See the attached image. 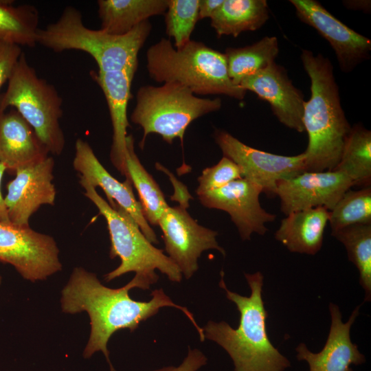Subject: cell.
Masks as SVG:
<instances>
[{"label": "cell", "mask_w": 371, "mask_h": 371, "mask_svg": "<svg viewBox=\"0 0 371 371\" xmlns=\"http://www.w3.org/2000/svg\"><path fill=\"white\" fill-rule=\"evenodd\" d=\"M154 282L135 274L124 286L111 289L103 285L97 276L85 269L75 267L61 291L60 306L67 314L87 312L90 319V334L83 350L85 359L102 352L111 371L113 366L107 348L109 339L117 330H136L139 324L156 315L161 308L171 306L183 313L196 329L200 340H205L203 329L196 323L192 313L184 306L175 304L163 291L155 289L147 302L133 300L129 291L134 288L148 289Z\"/></svg>", "instance_id": "6da1fadb"}, {"label": "cell", "mask_w": 371, "mask_h": 371, "mask_svg": "<svg viewBox=\"0 0 371 371\" xmlns=\"http://www.w3.org/2000/svg\"><path fill=\"white\" fill-rule=\"evenodd\" d=\"M300 58L311 80V97L304 102L302 117L308 134L306 171L333 170L352 127L341 106L330 60L308 49L302 51Z\"/></svg>", "instance_id": "7a4b0ae2"}, {"label": "cell", "mask_w": 371, "mask_h": 371, "mask_svg": "<svg viewBox=\"0 0 371 371\" xmlns=\"http://www.w3.org/2000/svg\"><path fill=\"white\" fill-rule=\"evenodd\" d=\"M219 286L234 302L240 313L238 328L225 322L209 321L204 326L205 338L221 346L229 355L234 371H284L289 360L272 344L266 328L268 317L262 296L264 277L260 271L245 273L250 295L243 296L229 290L221 271Z\"/></svg>", "instance_id": "3957f363"}, {"label": "cell", "mask_w": 371, "mask_h": 371, "mask_svg": "<svg viewBox=\"0 0 371 371\" xmlns=\"http://www.w3.org/2000/svg\"><path fill=\"white\" fill-rule=\"evenodd\" d=\"M149 76L157 82H178L197 95H225L243 100L246 91L229 77L224 53L190 40L176 49L161 38L146 54Z\"/></svg>", "instance_id": "277c9868"}, {"label": "cell", "mask_w": 371, "mask_h": 371, "mask_svg": "<svg viewBox=\"0 0 371 371\" xmlns=\"http://www.w3.org/2000/svg\"><path fill=\"white\" fill-rule=\"evenodd\" d=\"M151 30L148 20L124 35L89 29L83 24L80 11L67 6L56 22L38 30L36 43L57 53L71 49L86 52L95 60L99 71L137 69L139 52Z\"/></svg>", "instance_id": "5b68a950"}, {"label": "cell", "mask_w": 371, "mask_h": 371, "mask_svg": "<svg viewBox=\"0 0 371 371\" xmlns=\"http://www.w3.org/2000/svg\"><path fill=\"white\" fill-rule=\"evenodd\" d=\"M80 184L85 190V196L94 203L106 221L111 240L110 258L120 259V265L104 275L106 282L135 272L156 283L159 276L155 269L166 275L172 282L181 281L182 273L179 267L162 249L148 241L128 213L117 204L111 207L95 188L84 183Z\"/></svg>", "instance_id": "8992f818"}, {"label": "cell", "mask_w": 371, "mask_h": 371, "mask_svg": "<svg viewBox=\"0 0 371 371\" xmlns=\"http://www.w3.org/2000/svg\"><path fill=\"white\" fill-rule=\"evenodd\" d=\"M221 106L220 98L196 96L178 82H165L158 87L144 85L137 92L131 120L143 129L139 142L142 149L150 133L161 135L168 144L175 138L183 143L185 132L192 121L219 110Z\"/></svg>", "instance_id": "52a82bcc"}, {"label": "cell", "mask_w": 371, "mask_h": 371, "mask_svg": "<svg viewBox=\"0 0 371 371\" xmlns=\"http://www.w3.org/2000/svg\"><path fill=\"white\" fill-rule=\"evenodd\" d=\"M63 99L54 86L38 77L23 52L0 98V113L13 108L34 128L49 153L60 155L65 138L60 126Z\"/></svg>", "instance_id": "ba28073f"}, {"label": "cell", "mask_w": 371, "mask_h": 371, "mask_svg": "<svg viewBox=\"0 0 371 371\" xmlns=\"http://www.w3.org/2000/svg\"><path fill=\"white\" fill-rule=\"evenodd\" d=\"M59 253L51 236L0 222V262L12 265L23 279L35 282L60 271Z\"/></svg>", "instance_id": "9c48e42d"}, {"label": "cell", "mask_w": 371, "mask_h": 371, "mask_svg": "<svg viewBox=\"0 0 371 371\" xmlns=\"http://www.w3.org/2000/svg\"><path fill=\"white\" fill-rule=\"evenodd\" d=\"M214 138L223 156L240 168L243 178L259 186L269 196H275L280 181L306 171L304 153L294 156L270 153L250 147L221 129L215 130Z\"/></svg>", "instance_id": "30bf717a"}, {"label": "cell", "mask_w": 371, "mask_h": 371, "mask_svg": "<svg viewBox=\"0 0 371 371\" xmlns=\"http://www.w3.org/2000/svg\"><path fill=\"white\" fill-rule=\"evenodd\" d=\"M184 205L170 207L160 217L158 225L163 234L165 250L186 279L198 270V259L208 249L225 256L217 240V232L199 225Z\"/></svg>", "instance_id": "8fae6325"}, {"label": "cell", "mask_w": 371, "mask_h": 371, "mask_svg": "<svg viewBox=\"0 0 371 371\" xmlns=\"http://www.w3.org/2000/svg\"><path fill=\"white\" fill-rule=\"evenodd\" d=\"M262 188L255 183L241 178L226 186L198 195L205 207L223 210L229 214L243 240H249L254 233L265 235L266 223L276 216L267 212L260 203Z\"/></svg>", "instance_id": "7c38bea8"}, {"label": "cell", "mask_w": 371, "mask_h": 371, "mask_svg": "<svg viewBox=\"0 0 371 371\" xmlns=\"http://www.w3.org/2000/svg\"><path fill=\"white\" fill-rule=\"evenodd\" d=\"M352 186L351 180L336 170L304 171L280 181L275 196L279 197L280 210L285 215L295 211L319 207L330 210Z\"/></svg>", "instance_id": "4fadbf2b"}, {"label": "cell", "mask_w": 371, "mask_h": 371, "mask_svg": "<svg viewBox=\"0 0 371 371\" xmlns=\"http://www.w3.org/2000/svg\"><path fill=\"white\" fill-rule=\"evenodd\" d=\"M297 16L330 45L340 69L348 73L370 57L371 41L348 27L315 0H291Z\"/></svg>", "instance_id": "5bb4252c"}, {"label": "cell", "mask_w": 371, "mask_h": 371, "mask_svg": "<svg viewBox=\"0 0 371 371\" xmlns=\"http://www.w3.org/2000/svg\"><path fill=\"white\" fill-rule=\"evenodd\" d=\"M54 160L48 156L15 171L4 198L11 223L30 226V218L42 205H54Z\"/></svg>", "instance_id": "9a60e30c"}, {"label": "cell", "mask_w": 371, "mask_h": 371, "mask_svg": "<svg viewBox=\"0 0 371 371\" xmlns=\"http://www.w3.org/2000/svg\"><path fill=\"white\" fill-rule=\"evenodd\" d=\"M73 166L80 174V183L101 188L111 207L117 204L125 210L135 221L149 242L159 243L154 230L144 216L139 201L135 199L132 183L126 179L122 183L115 179L100 162L90 145L80 138L75 144Z\"/></svg>", "instance_id": "2e32d148"}, {"label": "cell", "mask_w": 371, "mask_h": 371, "mask_svg": "<svg viewBox=\"0 0 371 371\" xmlns=\"http://www.w3.org/2000/svg\"><path fill=\"white\" fill-rule=\"evenodd\" d=\"M239 86L267 101L281 124L299 133L304 131L302 121L304 95L294 86L282 66L274 62L263 70L243 79Z\"/></svg>", "instance_id": "e0dca14e"}, {"label": "cell", "mask_w": 371, "mask_h": 371, "mask_svg": "<svg viewBox=\"0 0 371 371\" xmlns=\"http://www.w3.org/2000/svg\"><path fill=\"white\" fill-rule=\"evenodd\" d=\"M360 306L353 310L347 322H343L339 306L332 302L329 304L331 324L322 350L313 352L304 343H300L295 348L297 359L306 361L309 371H353L352 365L366 362L365 356L350 339V328L359 314Z\"/></svg>", "instance_id": "ac0fdd59"}, {"label": "cell", "mask_w": 371, "mask_h": 371, "mask_svg": "<svg viewBox=\"0 0 371 371\" xmlns=\"http://www.w3.org/2000/svg\"><path fill=\"white\" fill-rule=\"evenodd\" d=\"M136 71V69L129 68L107 72H91V76L104 95L110 113L113 128L110 152L111 163L129 181L126 161V130L130 126L127 107L132 97L131 85Z\"/></svg>", "instance_id": "d6986e66"}, {"label": "cell", "mask_w": 371, "mask_h": 371, "mask_svg": "<svg viewBox=\"0 0 371 371\" xmlns=\"http://www.w3.org/2000/svg\"><path fill=\"white\" fill-rule=\"evenodd\" d=\"M49 151L34 128L13 108L0 113V163L10 173L41 161Z\"/></svg>", "instance_id": "ffe728a7"}, {"label": "cell", "mask_w": 371, "mask_h": 371, "mask_svg": "<svg viewBox=\"0 0 371 371\" xmlns=\"http://www.w3.org/2000/svg\"><path fill=\"white\" fill-rule=\"evenodd\" d=\"M329 211L319 207L291 212L281 221L274 237L291 252L315 255L323 244Z\"/></svg>", "instance_id": "44dd1931"}, {"label": "cell", "mask_w": 371, "mask_h": 371, "mask_svg": "<svg viewBox=\"0 0 371 371\" xmlns=\"http://www.w3.org/2000/svg\"><path fill=\"white\" fill-rule=\"evenodd\" d=\"M100 30L124 35L153 16L164 14L168 0H98Z\"/></svg>", "instance_id": "7402d4cb"}, {"label": "cell", "mask_w": 371, "mask_h": 371, "mask_svg": "<svg viewBox=\"0 0 371 371\" xmlns=\"http://www.w3.org/2000/svg\"><path fill=\"white\" fill-rule=\"evenodd\" d=\"M269 18L266 0H224L210 18V25L218 37H237L260 29Z\"/></svg>", "instance_id": "603a6c76"}, {"label": "cell", "mask_w": 371, "mask_h": 371, "mask_svg": "<svg viewBox=\"0 0 371 371\" xmlns=\"http://www.w3.org/2000/svg\"><path fill=\"white\" fill-rule=\"evenodd\" d=\"M278 53V41L276 36H265L251 45L227 47L224 54L229 78L239 86L243 79L274 63Z\"/></svg>", "instance_id": "cb8c5ba5"}, {"label": "cell", "mask_w": 371, "mask_h": 371, "mask_svg": "<svg viewBox=\"0 0 371 371\" xmlns=\"http://www.w3.org/2000/svg\"><path fill=\"white\" fill-rule=\"evenodd\" d=\"M126 161L129 180L137 191L146 220L149 225H158L160 217L169 205L159 185L136 155L132 135L126 137Z\"/></svg>", "instance_id": "d4e9b609"}, {"label": "cell", "mask_w": 371, "mask_h": 371, "mask_svg": "<svg viewBox=\"0 0 371 371\" xmlns=\"http://www.w3.org/2000/svg\"><path fill=\"white\" fill-rule=\"evenodd\" d=\"M345 174L353 186L371 184V131L360 124L351 128L340 160L335 168Z\"/></svg>", "instance_id": "484cf974"}, {"label": "cell", "mask_w": 371, "mask_h": 371, "mask_svg": "<svg viewBox=\"0 0 371 371\" xmlns=\"http://www.w3.org/2000/svg\"><path fill=\"white\" fill-rule=\"evenodd\" d=\"M37 9L29 4L13 6L0 1V41L34 47L39 30Z\"/></svg>", "instance_id": "4316f807"}, {"label": "cell", "mask_w": 371, "mask_h": 371, "mask_svg": "<svg viewBox=\"0 0 371 371\" xmlns=\"http://www.w3.org/2000/svg\"><path fill=\"white\" fill-rule=\"evenodd\" d=\"M345 247L348 259L359 273V283L365 291L364 302L371 300V224L344 227L333 234Z\"/></svg>", "instance_id": "83f0119b"}, {"label": "cell", "mask_w": 371, "mask_h": 371, "mask_svg": "<svg viewBox=\"0 0 371 371\" xmlns=\"http://www.w3.org/2000/svg\"><path fill=\"white\" fill-rule=\"evenodd\" d=\"M332 233L354 225L371 224V187L349 189L329 211Z\"/></svg>", "instance_id": "f1b7e54d"}, {"label": "cell", "mask_w": 371, "mask_h": 371, "mask_svg": "<svg viewBox=\"0 0 371 371\" xmlns=\"http://www.w3.org/2000/svg\"><path fill=\"white\" fill-rule=\"evenodd\" d=\"M199 0H168L165 16L166 33L175 41V47L180 49L191 39L199 21Z\"/></svg>", "instance_id": "f546056e"}, {"label": "cell", "mask_w": 371, "mask_h": 371, "mask_svg": "<svg viewBox=\"0 0 371 371\" xmlns=\"http://www.w3.org/2000/svg\"><path fill=\"white\" fill-rule=\"evenodd\" d=\"M243 178L240 168L230 159L223 156L214 166L205 168L198 177L197 195L222 188L230 182Z\"/></svg>", "instance_id": "4dcf8cb0"}, {"label": "cell", "mask_w": 371, "mask_h": 371, "mask_svg": "<svg viewBox=\"0 0 371 371\" xmlns=\"http://www.w3.org/2000/svg\"><path fill=\"white\" fill-rule=\"evenodd\" d=\"M22 53L21 46L0 41V98L1 87L10 80Z\"/></svg>", "instance_id": "1f68e13d"}, {"label": "cell", "mask_w": 371, "mask_h": 371, "mask_svg": "<svg viewBox=\"0 0 371 371\" xmlns=\"http://www.w3.org/2000/svg\"><path fill=\"white\" fill-rule=\"evenodd\" d=\"M206 356L199 349H191L182 363L178 366H167L152 371H197L207 363Z\"/></svg>", "instance_id": "d6a6232c"}, {"label": "cell", "mask_w": 371, "mask_h": 371, "mask_svg": "<svg viewBox=\"0 0 371 371\" xmlns=\"http://www.w3.org/2000/svg\"><path fill=\"white\" fill-rule=\"evenodd\" d=\"M224 0H199V20L211 18Z\"/></svg>", "instance_id": "836d02e7"}, {"label": "cell", "mask_w": 371, "mask_h": 371, "mask_svg": "<svg viewBox=\"0 0 371 371\" xmlns=\"http://www.w3.org/2000/svg\"><path fill=\"white\" fill-rule=\"evenodd\" d=\"M5 170L6 168L5 166L0 163V222L10 223L8 218V210L5 203L4 198L3 197L1 192V181Z\"/></svg>", "instance_id": "e575fe53"}, {"label": "cell", "mask_w": 371, "mask_h": 371, "mask_svg": "<svg viewBox=\"0 0 371 371\" xmlns=\"http://www.w3.org/2000/svg\"><path fill=\"white\" fill-rule=\"evenodd\" d=\"M344 5L351 10H368L370 9V1H345Z\"/></svg>", "instance_id": "d590c367"}, {"label": "cell", "mask_w": 371, "mask_h": 371, "mask_svg": "<svg viewBox=\"0 0 371 371\" xmlns=\"http://www.w3.org/2000/svg\"><path fill=\"white\" fill-rule=\"evenodd\" d=\"M1 284V277L0 276V285Z\"/></svg>", "instance_id": "8d00e7d4"}]
</instances>
